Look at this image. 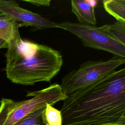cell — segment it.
I'll list each match as a JSON object with an SVG mask.
<instances>
[{
	"instance_id": "1",
	"label": "cell",
	"mask_w": 125,
	"mask_h": 125,
	"mask_svg": "<svg viewBox=\"0 0 125 125\" xmlns=\"http://www.w3.org/2000/svg\"><path fill=\"white\" fill-rule=\"evenodd\" d=\"M62 125L125 123V67L67 96L60 110Z\"/></svg>"
},
{
	"instance_id": "2",
	"label": "cell",
	"mask_w": 125,
	"mask_h": 125,
	"mask_svg": "<svg viewBox=\"0 0 125 125\" xmlns=\"http://www.w3.org/2000/svg\"><path fill=\"white\" fill-rule=\"evenodd\" d=\"M7 78L24 85L48 82L61 69L63 60L59 51L48 46L24 41L8 47L5 54Z\"/></svg>"
},
{
	"instance_id": "3",
	"label": "cell",
	"mask_w": 125,
	"mask_h": 125,
	"mask_svg": "<svg viewBox=\"0 0 125 125\" xmlns=\"http://www.w3.org/2000/svg\"><path fill=\"white\" fill-rule=\"evenodd\" d=\"M27 97L32 98L20 101L2 98L0 101V125H14L30 114L60 101L67 97L60 85L54 83L43 89L28 92Z\"/></svg>"
},
{
	"instance_id": "4",
	"label": "cell",
	"mask_w": 125,
	"mask_h": 125,
	"mask_svg": "<svg viewBox=\"0 0 125 125\" xmlns=\"http://www.w3.org/2000/svg\"><path fill=\"white\" fill-rule=\"evenodd\" d=\"M125 64V59L115 56L105 61L89 60L62 78L61 89L68 96L94 83Z\"/></svg>"
},
{
	"instance_id": "5",
	"label": "cell",
	"mask_w": 125,
	"mask_h": 125,
	"mask_svg": "<svg viewBox=\"0 0 125 125\" xmlns=\"http://www.w3.org/2000/svg\"><path fill=\"white\" fill-rule=\"evenodd\" d=\"M59 24L61 29L79 38L84 46L105 51L125 59V46L101 27L68 21Z\"/></svg>"
},
{
	"instance_id": "6",
	"label": "cell",
	"mask_w": 125,
	"mask_h": 125,
	"mask_svg": "<svg viewBox=\"0 0 125 125\" xmlns=\"http://www.w3.org/2000/svg\"><path fill=\"white\" fill-rule=\"evenodd\" d=\"M0 12L11 16L19 23V27L31 26L36 30L61 28L59 23L49 21L40 15L24 9L14 0H0Z\"/></svg>"
},
{
	"instance_id": "7",
	"label": "cell",
	"mask_w": 125,
	"mask_h": 125,
	"mask_svg": "<svg viewBox=\"0 0 125 125\" xmlns=\"http://www.w3.org/2000/svg\"><path fill=\"white\" fill-rule=\"evenodd\" d=\"M19 27V23L11 16L0 12V38L7 43L8 47L17 46L23 41Z\"/></svg>"
},
{
	"instance_id": "8",
	"label": "cell",
	"mask_w": 125,
	"mask_h": 125,
	"mask_svg": "<svg viewBox=\"0 0 125 125\" xmlns=\"http://www.w3.org/2000/svg\"><path fill=\"white\" fill-rule=\"evenodd\" d=\"M71 11L75 14L80 23L95 25L97 20L94 8L86 0H72Z\"/></svg>"
},
{
	"instance_id": "9",
	"label": "cell",
	"mask_w": 125,
	"mask_h": 125,
	"mask_svg": "<svg viewBox=\"0 0 125 125\" xmlns=\"http://www.w3.org/2000/svg\"><path fill=\"white\" fill-rule=\"evenodd\" d=\"M105 11L116 21L125 23V3L120 0H104L102 1Z\"/></svg>"
},
{
	"instance_id": "10",
	"label": "cell",
	"mask_w": 125,
	"mask_h": 125,
	"mask_svg": "<svg viewBox=\"0 0 125 125\" xmlns=\"http://www.w3.org/2000/svg\"><path fill=\"white\" fill-rule=\"evenodd\" d=\"M101 28L125 46V23L116 21L113 23L105 24Z\"/></svg>"
},
{
	"instance_id": "11",
	"label": "cell",
	"mask_w": 125,
	"mask_h": 125,
	"mask_svg": "<svg viewBox=\"0 0 125 125\" xmlns=\"http://www.w3.org/2000/svg\"><path fill=\"white\" fill-rule=\"evenodd\" d=\"M45 107L30 114L14 125H48L43 116Z\"/></svg>"
},
{
	"instance_id": "12",
	"label": "cell",
	"mask_w": 125,
	"mask_h": 125,
	"mask_svg": "<svg viewBox=\"0 0 125 125\" xmlns=\"http://www.w3.org/2000/svg\"><path fill=\"white\" fill-rule=\"evenodd\" d=\"M43 116L48 125H62V118L60 110L47 104L43 111Z\"/></svg>"
},
{
	"instance_id": "13",
	"label": "cell",
	"mask_w": 125,
	"mask_h": 125,
	"mask_svg": "<svg viewBox=\"0 0 125 125\" xmlns=\"http://www.w3.org/2000/svg\"><path fill=\"white\" fill-rule=\"evenodd\" d=\"M25 1L31 3L32 4L37 6H48L50 5L51 1L49 0H24Z\"/></svg>"
},
{
	"instance_id": "14",
	"label": "cell",
	"mask_w": 125,
	"mask_h": 125,
	"mask_svg": "<svg viewBox=\"0 0 125 125\" xmlns=\"http://www.w3.org/2000/svg\"><path fill=\"white\" fill-rule=\"evenodd\" d=\"M87 2L94 8L96 7L98 4V1L97 0H86Z\"/></svg>"
},
{
	"instance_id": "15",
	"label": "cell",
	"mask_w": 125,
	"mask_h": 125,
	"mask_svg": "<svg viewBox=\"0 0 125 125\" xmlns=\"http://www.w3.org/2000/svg\"><path fill=\"white\" fill-rule=\"evenodd\" d=\"M8 47V45L7 43L5 41H4V40L0 38V49L4 48H7Z\"/></svg>"
},
{
	"instance_id": "16",
	"label": "cell",
	"mask_w": 125,
	"mask_h": 125,
	"mask_svg": "<svg viewBox=\"0 0 125 125\" xmlns=\"http://www.w3.org/2000/svg\"><path fill=\"white\" fill-rule=\"evenodd\" d=\"M121 1L124 3H125V0H120Z\"/></svg>"
},
{
	"instance_id": "17",
	"label": "cell",
	"mask_w": 125,
	"mask_h": 125,
	"mask_svg": "<svg viewBox=\"0 0 125 125\" xmlns=\"http://www.w3.org/2000/svg\"><path fill=\"white\" fill-rule=\"evenodd\" d=\"M125 125V124H118V125Z\"/></svg>"
}]
</instances>
